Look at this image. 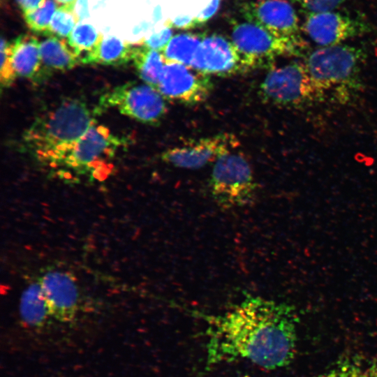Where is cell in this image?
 <instances>
[{"label": "cell", "instance_id": "6da1fadb", "mask_svg": "<svg viewBox=\"0 0 377 377\" xmlns=\"http://www.w3.org/2000/svg\"><path fill=\"white\" fill-rule=\"evenodd\" d=\"M198 314L207 323L208 367L242 360L274 370L295 358L299 320L289 304L247 295L222 314Z\"/></svg>", "mask_w": 377, "mask_h": 377}, {"label": "cell", "instance_id": "7a4b0ae2", "mask_svg": "<svg viewBox=\"0 0 377 377\" xmlns=\"http://www.w3.org/2000/svg\"><path fill=\"white\" fill-rule=\"evenodd\" d=\"M82 100L66 98L38 114L22 135L24 148L39 162L61 164L96 121Z\"/></svg>", "mask_w": 377, "mask_h": 377}, {"label": "cell", "instance_id": "3957f363", "mask_svg": "<svg viewBox=\"0 0 377 377\" xmlns=\"http://www.w3.org/2000/svg\"><path fill=\"white\" fill-rule=\"evenodd\" d=\"M367 58L363 48L340 44L313 50L303 61L326 98L346 103L363 87L361 71Z\"/></svg>", "mask_w": 377, "mask_h": 377}, {"label": "cell", "instance_id": "277c9868", "mask_svg": "<svg viewBox=\"0 0 377 377\" xmlns=\"http://www.w3.org/2000/svg\"><path fill=\"white\" fill-rule=\"evenodd\" d=\"M259 96L265 103L288 109L309 108L326 99L301 61L269 68Z\"/></svg>", "mask_w": 377, "mask_h": 377}, {"label": "cell", "instance_id": "5b68a950", "mask_svg": "<svg viewBox=\"0 0 377 377\" xmlns=\"http://www.w3.org/2000/svg\"><path fill=\"white\" fill-rule=\"evenodd\" d=\"M209 190L214 201L223 209L243 207L253 202L257 185L246 156L232 151L219 158L210 176Z\"/></svg>", "mask_w": 377, "mask_h": 377}, {"label": "cell", "instance_id": "8992f818", "mask_svg": "<svg viewBox=\"0 0 377 377\" xmlns=\"http://www.w3.org/2000/svg\"><path fill=\"white\" fill-rule=\"evenodd\" d=\"M231 41L244 68H271L274 60L281 56H302L304 45L277 37L264 28L250 22H234Z\"/></svg>", "mask_w": 377, "mask_h": 377}, {"label": "cell", "instance_id": "52a82bcc", "mask_svg": "<svg viewBox=\"0 0 377 377\" xmlns=\"http://www.w3.org/2000/svg\"><path fill=\"white\" fill-rule=\"evenodd\" d=\"M110 108L149 125L160 124L168 112L165 98L157 89L135 82L117 86L103 94L94 110L99 114Z\"/></svg>", "mask_w": 377, "mask_h": 377}, {"label": "cell", "instance_id": "ba28073f", "mask_svg": "<svg viewBox=\"0 0 377 377\" xmlns=\"http://www.w3.org/2000/svg\"><path fill=\"white\" fill-rule=\"evenodd\" d=\"M124 142L107 127L96 122L77 141L61 164L81 174L90 172L95 178L101 179L105 177L103 173L106 176L110 170L108 161Z\"/></svg>", "mask_w": 377, "mask_h": 377}, {"label": "cell", "instance_id": "9c48e42d", "mask_svg": "<svg viewBox=\"0 0 377 377\" xmlns=\"http://www.w3.org/2000/svg\"><path fill=\"white\" fill-rule=\"evenodd\" d=\"M213 87L210 77L191 66L165 64L157 89L169 101L195 105L205 101Z\"/></svg>", "mask_w": 377, "mask_h": 377}, {"label": "cell", "instance_id": "30bf717a", "mask_svg": "<svg viewBox=\"0 0 377 377\" xmlns=\"http://www.w3.org/2000/svg\"><path fill=\"white\" fill-rule=\"evenodd\" d=\"M301 29L320 47L343 44L371 30L364 21L336 10L307 15Z\"/></svg>", "mask_w": 377, "mask_h": 377}, {"label": "cell", "instance_id": "8fae6325", "mask_svg": "<svg viewBox=\"0 0 377 377\" xmlns=\"http://www.w3.org/2000/svg\"><path fill=\"white\" fill-rule=\"evenodd\" d=\"M239 145L234 134L224 133L168 149L161 154V159L177 168L198 169L214 163Z\"/></svg>", "mask_w": 377, "mask_h": 377}, {"label": "cell", "instance_id": "7c38bea8", "mask_svg": "<svg viewBox=\"0 0 377 377\" xmlns=\"http://www.w3.org/2000/svg\"><path fill=\"white\" fill-rule=\"evenodd\" d=\"M242 13L246 21L259 25L277 37L302 41L297 15L286 0H258L246 3Z\"/></svg>", "mask_w": 377, "mask_h": 377}, {"label": "cell", "instance_id": "4fadbf2b", "mask_svg": "<svg viewBox=\"0 0 377 377\" xmlns=\"http://www.w3.org/2000/svg\"><path fill=\"white\" fill-rule=\"evenodd\" d=\"M191 67L207 75L229 76L245 71L231 40L219 34L204 36Z\"/></svg>", "mask_w": 377, "mask_h": 377}, {"label": "cell", "instance_id": "5bb4252c", "mask_svg": "<svg viewBox=\"0 0 377 377\" xmlns=\"http://www.w3.org/2000/svg\"><path fill=\"white\" fill-rule=\"evenodd\" d=\"M50 315L62 323L73 321L78 309V289L75 279L68 272L52 269L39 279Z\"/></svg>", "mask_w": 377, "mask_h": 377}, {"label": "cell", "instance_id": "9a60e30c", "mask_svg": "<svg viewBox=\"0 0 377 377\" xmlns=\"http://www.w3.org/2000/svg\"><path fill=\"white\" fill-rule=\"evenodd\" d=\"M12 61L17 75L39 82L50 75L44 68L38 38L23 34L12 41Z\"/></svg>", "mask_w": 377, "mask_h": 377}, {"label": "cell", "instance_id": "2e32d148", "mask_svg": "<svg viewBox=\"0 0 377 377\" xmlns=\"http://www.w3.org/2000/svg\"><path fill=\"white\" fill-rule=\"evenodd\" d=\"M133 45L115 36L102 38L95 48L80 59V64L121 66L132 60Z\"/></svg>", "mask_w": 377, "mask_h": 377}, {"label": "cell", "instance_id": "e0dca14e", "mask_svg": "<svg viewBox=\"0 0 377 377\" xmlns=\"http://www.w3.org/2000/svg\"><path fill=\"white\" fill-rule=\"evenodd\" d=\"M40 53L43 65L50 75L54 71L71 70L80 64V57L64 38L47 36L40 42Z\"/></svg>", "mask_w": 377, "mask_h": 377}, {"label": "cell", "instance_id": "ac0fdd59", "mask_svg": "<svg viewBox=\"0 0 377 377\" xmlns=\"http://www.w3.org/2000/svg\"><path fill=\"white\" fill-rule=\"evenodd\" d=\"M20 314L24 323L36 328L43 326L50 316L39 281L29 284L24 290L20 299Z\"/></svg>", "mask_w": 377, "mask_h": 377}, {"label": "cell", "instance_id": "d6986e66", "mask_svg": "<svg viewBox=\"0 0 377 377\" xmlns=\"http://www.w3.org/2000/svg\"><path fill=\"white\" fill-rule=\"evenodd\" d=\"M131 61L140 78L157 89L165 66L162 53L140 43L133 45Z\"/></svg>", "mask_w": 377, "mask_h": 377}, {"label": "cell", "instance_id": "ffe728a7", "mask_svg": "<svg viewBox=\"0 0 377 377\" xmlns=\"http://www.w3.org/2000/svg\"><path fill=\"white\" fill-rule=\"evenodd\" d=\"M203 38L202 34L193 33H182L172 36L161 52L165 63H177L191 66Z\"/></svg>", "mask_w": 377, "mask_h": 377}, {"label": "cell", "instance_id": "44dd1931", "mask_svg": "<svg viewBox=\"0 0 377 377\" xmlns=\"http://www.w3.org/2000/svg\"><path fill=\"white\" fill-rule=\"evenodd\" d=\"M317 377H377V365L358 357H345Z\"/></svg>", "mask_w": 377, "mask_h": 377}, {"label": "cell", "instance_id": "7402d4cb", "mask_svg": "<svg viewBox=\"0 0 377 377\" xmlns=\"http://www.w3.org/2000/svg\"><path fill=\"white\" fill-rule=\"evenodd\" d=\"M103 38L92 25L80 23L68 37V43L80 59L92 51Z\"/></svg>", "mask_w": 377, "mask_h": 377}, {"label": "cell", "instance_id": "603a6c76", "mask_svg": "<svg viewBox=\"0 0 377 377\" xmlns=\"http://www.w3.org/2000/svg\"><path fill=\"white\" fill-rule=\"evenodd\" d=\"M75 6H59L55 11L45 36L68 38L80 20L74 11Z\"/></svg>", "mask_w": 377, "mask_h": 377}, {"label": "cell", "instance_id": "cb8c5ba5", "mask_svg": "<svg viewBox=\"0 0 377 377\" xmlns=\"http://www.w3.org/2000/svg\"><path fill=\"white\" fill-rule=\"evenodd\" d=\"M57 9L54 0H46L41 7L23 13L24 19L31 31L45 36Z\"/></svg>", "mask_w": 377, "mask_h": 377}, {"label": "cell", "instance_id": "d4e9b609", "mask_svg": "<svg viewBox=\"0 0 377 377\" xmlns=\"http://www.w3.org/2000/svg\"><path fill=\"white\" fill-rule=\"evenodd\" d=\"M12 41H8L1 37L0 68L1 88H7L11 86L17 77L12 61Z\"/></svg>", "mask_w": 377, "mask_h": 377}, {"label": "cell", "instance_id": "484cf974", "mask_svg": "<svg viewBox=\"0 0 377 377\" xmlns=\"http://www.w3.org/2000/svg\"><path fill=\"white\" fill-rule=\"evenodd\" d=\"M309 14L335 10L348 0H291Z\"/></svg>", "mask_w": 377, "mask_h": 377}, {"label": "cell", "instance_id": "4316f807", "mask_svg": "<svg viewBox=\"0 0 377 377\" xmlns=\"http://www.w3.org/2000/svg\"><path fill=\"white\" fill-rule=\"evenodd\" d=\"M172 31L170 27H165L158 33L153 34L140 43L146 47L162 52L172 38Z\"/></svg>", "mask_w": 377, "mask_h": 377}, {"label": "cell", "instance_id": "83f0119b", "mask_svg": "<svg viewBox=\"0 0 377 377\" xmlns=\"http://www.w3.org/2000/svg\"><path fill=\"white\" fill-rule=\"evenodd\" d=\"M165 25L171 29L175 28L181 30L193 29L201 26L196 17H190L188 16H180L174 20H168L165 22Z\"/></svg>", "mask_w": 377, "mask_h": 377}, {"label": "cell", "instance_id": "f1b7e54d", "mask_svg": "<svg viewBox=\"0 0 377 377\" xmlns=\"http://www.w3.org/2000/svg\"><path fill=\"white\" fill-rule=\"evenodd\" d=\"M220 1L212 0L208 6L196 16L197 20L201 26L216 13L220 5Z\"/></svg>", "mask_w": 377, "mask_h": 377}, {"label": "cell", "instance_id": "f546056e", "mask_svg": "<svg viewBox=\"0 0 377 377\" xmlns=\"http://www.w3.org/2000/svg\"><path fill=\"white\" fill-rule=\"evenodd\" d=\"M23 13L41 7L46 0H15Z\"/></svg>", "mask_w": 377, "mask_h": 377}, {"label": "cell", "instance_id": "4dcf8cb0", "mask_svg": "<svg viewBox=\"0 0 377 377\" xmlns=\"http://www.w3.org/2000/svg\"><path fill=\"white\" fill-rule=\"evenodd\" d=\"M59 6L75 5L77 0H54Z\"/></svg>", "mask_w": 377, "mask_h": 377}]
</instances>
